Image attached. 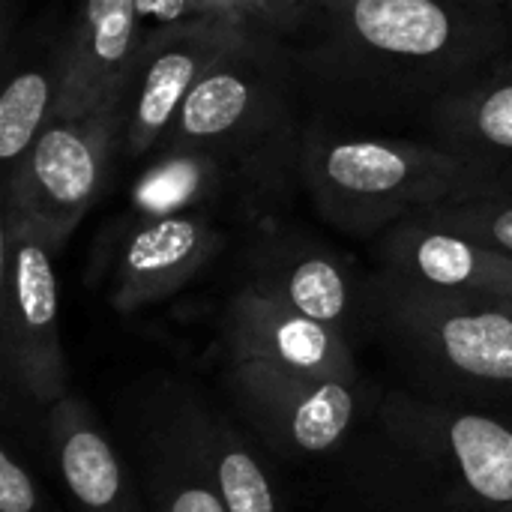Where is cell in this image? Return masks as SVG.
Listing matches in <instances>:
<instances>
[{
    "label": "cell",
    "instance_id": "cell-20",
    "mask_svg": "<svg viewBox=\"0 0 512 512\" xmlns=\"http://www.w3.org/2000/svg\"><path fill=\"white\" fill-rule=\"evenodd\" d=\"M423 216L512 258V183H498L489 192H477L462 201H447Z\"/></svg>",
    "mask_w": 512,
    "mask_h": 512
},
{
    "label": "cell",
    "instance_id": "cell-22",
    "mask_svg": "<svg viewBox=\"0 0 512 512\" xmlns=\"http://www.w3.org/2000/svg\"><path fill=\"white\" fill-rule=\"evenodd\" d=\"M0 512H60L9 435L0 447Z\"/></svg>",
    "mask_w": 512,
    "mask_h": 512
},
{
    "label": "cell",
    "instance_id": "cell-12",
    "mask_svg": "<svg viewBox=\"0 0 512 512\" xmlns=\"http://www.w3.org/2000/svg\"><path fill=\"white\" fill-rule=\"evenodd\" d=\"M225 243L219 219L204 213L129 216L108 252V303L132 315L174 297Z\"/></svg>",
    "mask_w": 512,
    "mask_h": 512
},
{
    "label": "cell",
    "instance_id": "cell-13",
    "mask_svg": "<svg viewBox=\"0 0 512 512\" xmlns=\"http://www.w3.org/2000/svg\"><path fill=\"white\" fill-rule=\"evenodd\" d=\"M246 282L348 339L372 324L369 282L363 285L351 264L312 234L264 228L246 252Z\"/></svg>",
    "mask_w": 512,
    "mask_h": 512
},
{
    "label": "cell",
    "instance_id": "cell-2",
    "mask_svg": "<svg viewBox=\"0 0 512 512\" xmlns=\"http://www.w3.org/2000/svg\"><path fill=\"white\" fill-rule=\"evenodd\" d=\"M297 174L321 219L360 240H378L408 216L504 183L438 141L339 135L330 129H309L300 138Z\"/></svg>",
    "mask_w": 512,
    "mask_h": 512
},
{
    "label": "cell",
    "instance_id": "cell-23",
    "mask_svg": "<svg viewBox=\"0 0 512 512\" xmlns=\"http://www.w3.org/2000/svg\"><path fill=\"white\" fill-rule=\"evenodd\" d=\"M321 0H252V27L279 39L297 33L312 18Z\"/></svg>",
    "mask_w": 512,
    "mask_h": 512
},
{
    "label": "cell",
    "instance_id": "cell-9",
    "mask_svg": "<svg viewBox=\"0 0 512 512\" xmlns=\"http://www.w3.org/2000/svg\"><path fill=\"white\" fill-rule=\"evenodd\" d=\"M249 27L246 21L201 15L144 36L117 102L120 144L129 156L156 150L192 87L246 39Z\"/></svg>",
    "mask_w": 512,
    "mask_h": 512
},
{
    "label": "cell",
    "instance_id": "cell-10",
    "mask_svg": "<svg viewBox=\"0 0 512 512\" xmlns=\"http://www.w3.org/2000/svg\"><path fill=\"white\" fill-rule=\"evenodd\" d=\"M288 174V150L234 153V150H165L138 174L129 192V216L165 213H267Z\"/></svg>",
    "mask_w": 512,
    "mask_h": 512
},
{
    "label": "cell",
    "instance_id": "cell-15",
    "mask_svg": "<svg viewBox=\"0 0 512 512\" xmlns=\"http://www.w3.org/2000/svg\"><path fill=\"white\" fill-rule=\"evenodd\" d=\"M378 276L471 300L512 306V258L423 213L396 222L375 240Z\"/></svg>",
    "mask_w": 512,
    "mask_h": 512
},
{
    "label": "cell",
    "instance_id": "cell-25",
    "mask_svg": "<svg viewBox=\"0 0 512 512\" xmlns=\"http://www.w3.org/2000/svg\"><path fill=\"white\" fill-rule=\"evenodd\" d=\"M450 3H459V6H474V9H501L507 0H450Z\"/></svg>",
    "mask_w": 512,
    "mask_h": 512
},
{
    "label": "cell",
    "instance_id": "cell-17",
    "mask_svg": "<svg viewBox=\"0 0 512 512\" xmlns=\"http://www.w3.org/2000/svg\"><path fill=\"white\" fill-rule=\"evenodd\" d=\"M144 45L138 0H81L63 45V84L54 117H81L120 102Z\"/></svg>",
    "mask_w": 512,
    "mask_h": 512
},
{
    "label": "cell",
    "instance_id": "cell-19",
    "mask_svg": "<svg viewBox=\"0 0 512 512\" xmlns=\"http://www.w3.org/2000/svg\"><path fill=\"white\" fill-rule=\"evenodd\" d=\"M63 84V45L48 60L21 66L0 96V162L9 171L54 120Z\"/></svg>",
    "mask_w": 512,
    "mask_h": 512
},
{
    "label": "cell",
    "instance_id": "cell-16",
    "mask_svg": "<svg viewBox=\"0 0 512 512\" xmlns=\"http://www.w3.org/2000/svg\"><path fill=\"white\" fill-rule=\"evenodd\" d=\"M45 459L72 512H150L87 399L69 393L39 420Z\"/></svg>",
    "mask_w": 512,
    "mask_h": 512
},
{
    "label": "cell",
    "instance_id": "cell-14",
    "mask_svg": "<svg viewBox=\"0 0 512 512\" xmlns=\"http://www.w3.org/2000/svg\"><path fill=\"white\" fill-rule=\"evenodd\" d=\"M225 351L231 363H261L279 372L363 384L351 339L279 297L243 282L225 309Z\"/></svg>",
    "mask_w": 512,
    "mask_h": 512
},
{
    "label": "cell",
    "instance_id": "cell-24",
    "mask_svg": "<svg viewBox=\"0 0 512 512\" xmlns=\"http://www.w3.org/2000/svg\"><path fill=\"white\" fill-rule=\"evenodd\" d=\"M201 15H219L234 21H252V0H198Z\"/></svg>",
    "mask_w": 512,
    "mask_h": 512
},
{
    "label": "cell",
    "instance_id": "cell-6",
    "mask_svg": "<svg viewBox=\"0 0 512 512\" xmlns=\"http://www.w3.org/2000/svg\"><path fill=\"white\" fill-rule=\"evenodd\" d=\"M291 60L279 39L249 27L192 87L153 153L234 150L273 153L291 141Z\"/></svg>",
    "mask_w": 512,
    "mask_h": 512
},
{
    "label": "cell",
    "instance_id": "cell-1",
    "mask_svg": "<svg viewBox=\"0 0 512 512\" xmlns=\"http://www.w3.org/2000/svg\"><path fill=\"white\" fill-rule=\"evenodd\" d=\"M306 27V75L357 99L429 108L486 78L507 48L501 9L450 0H321Z\"/></svg>",
    "mask_w": 512,
    "mask_h": 512
},
{
    "label": "cell",
    "instance_id": "cell-11",
    "mask_svg": "<svg viewBox=\"0 0 512 512\" xmlns=\"http://www.w3.org/2000/svg\"><path fill=\"white\" fill-rule=\"evenodd\" d=\"M225 384L249 429L285 459L339 450L363 402V384L303 378L261 363H228Z\"/></svg>",
    "mask_w": 512,
    "mask_h": 512
},
{
    "label": "cell",
    "instance_id": "cell-21",
    "mask_svg": "<svg viewBox=\"0 0 512 512\" xmlns=\"http://www.w3.org/2000/svg\"><path fill=\"white\" fill-rule=\"evenodd\" d=\"M141 480L150 512H228L222 498L141 447Z\"/></svg>",
    "mask_w": 512,
    "mask_h": 512
},
{
    "label": "cell",
    "instance_id": "cell-7",
    "mask_svg": "<svg viewBox=\"0 0 512 512\" xmlns=\"http://www.w3.org/2000/svg\"><path fill=\"white\" fill-rule=\"evenodd\" d=\"M141 447L222 498L228 512H285L243 435L183 381H162L141 399Z\"/></svg>",
    "mask_w": 512,
    "mask_h": 512
},
{
    "label": "cell",
    "instance_id": "cell-5",
    "mask_svg": "<svg viewBox=\"0 0 512 512\" xmlns=\"http://www.w3.org/2000/svg\"><path fill=\"white\" fill-rule=\"evenodd\" d=\"M69 234L0 213V375L6 399L45 414L69 396V363L60 345L54 258Z\"/></svg>",
    "mask_w": 512,
    "mask_h": 512
},
{
    "label": "cell",
    "instance_id": "cell-27",
    "mask_svg": "<svg viewBox=\"0 0 512 512\" xmlns=\"http://www.w3.org/2000/svg\"><path fill=\"white\" fill-rule=\"evenodd\" d=\"M3 3H6V6H12V3H15V0H3Z\"/></svg>",
    "mask_w": 512,
    "mask_h": 512
},
{
    "label": "cell",
    "instance_id": "cell-3",
    "mask_svg": "<svg viewBox=\"0 0 512 512\" xmlns=\"http://www.w3.org/2000/svg\"><path fill=\"white\" fill-rule=\"evenodd\" d=\"M384 459L372 486L408 512H480L512 504V423L444 399L390 393L378 411Z\"/></svg>",
    "mask_w": 512,
    "mask_h": 512
},
{
    "label": "cell",
    "instance_id": "cell-18",
    "mask_svg": "<svg viewBox=\"0 0 512 512\" xmlns=\"http://www.w3.org/2000/svg\"><path fill=\"white\" fill-rule=\"evenodd\" d=\"M435 141L512 183V69L489 72L429 108Z\"/></svg>",
    "mask_w": 512,
    "mask_h": 512
},
{
    "label": "cell",
    "instance_id": "cell-26",
    "mask_svg": "<svg viewBox=\"0 0 512 512\" xmlns=\"http://www.w3.org/2000/svg\"><path fill=\"white\" fill-rule=\"evenodd\" d=\"M480 512H512V504H501V507H489V510H480Z\"/></svg>",
    "mask_w": 512,
    "mask_h": 512
},
{
    "label": "cell",
    "instance_id": "cell-8",
    "mask_svg": "<svg viewBox=\"0 0 512 512\" xmlns=\"http://www.w3.org/2000/svg\"><path fill=\"white\" fill-rule=\"evenodd\" d=\"M114 144H120L117 102L81 117H54L3 171V213L42 219L72 237L102 192Z\"/></svg>",
    "mask_w": 512,
    "mask_h": 512
},
{
    "label": "cell",
    "instance_id": "cell-4",
    "mask_svg": "<svg viewBox=\"0 0 512 512\" xmlns=\"http://www.w3.org/2000/svg\"><path fill=\"white\" fill-rule=\"evenodd\" d=\"M372 324L396 354L444 393H512V306L369 282Z\"/></svg>",
    "mask_w": 512,
    "mask_h": 512
}]
</instances>
